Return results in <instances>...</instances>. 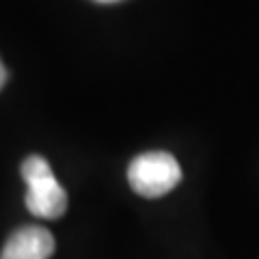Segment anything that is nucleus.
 I'll return each instance as SVG.
<instances>
[{
	"label": "nucleus",
	"instance_id": "39448f33",
	"mask_svg": "<svg viewBox=\"0 0 259 259\" xmlns=\"http://www.w3.org/2000/svg\"><path fill=\"white\" fill-rule=\"evenodd\" d=\"M95 3H102V5H112V3H121V0H95Z\"/></svg>",
	"mask_w": 259,
	"mask_h": 259
},
{
	"label": "nucleus",
	"instance_id": "7ed1b4c3",
	"mask_svg": "<svg viewBox=\"0 0 259 259\" xmlns=\"http://www.w3.org/2000/svg\"><path fill=\"white\" fill-rule=\"evenodd\" d=\"M54 253L52 233L37 225L13 231L5 242L0 259H50Z\"/></svg>",
	"mask_w": 259,
	"mask_h": 259
},
{
	"label": "nucleus",
	"instance_id": "f257e3e1",
	"mask_svg": "<svg viewBox=\"0 0 259 259\" xmlns=\"http://www.w3.org/2000/svg\"><path fill=\"white\" fill-rule=\"evenodd\" d=\"M26 182V209L37 218H61L67 209V192L52 173V166L41 156H28L22 162Z\"/></svg>",
	"mask_w": 259,
	"mask_h": 259
},
{
	"label": "nucleus",
	"instance_id": "20e7f679",
	"mask_svg": "<svg viewBox=\"0 0 259 259\" xmlns=\"http://www.w3.org/2000/svg\"><path fill=\"white\" fill-rule=\"evenodd\" d=\"M7 78H9V74H7V67H5V63L0 61V89L5 87V82H7Z\"/></svg>",
	"mask_w": 259,
	"mask_h": 259
},
{
	"label": "nucleus",
	"instance_id": "f03ea898",
	"mask_svg": "<svg viewBox=\"0 0 259 259\" xmlns=\"http://www.w3.org/2000/svg\"><path fill=\"white\" fill-rule=\"evenodd\" d=\"M127 182L141 197L158 199L182 182V168L168 151H147L136 156L127 166Z\"/></svg>",
	"mask_w": 259,
	"mask_h": 259
}]
</instances>
